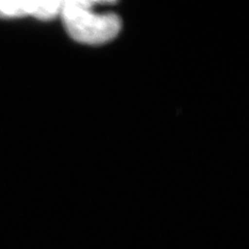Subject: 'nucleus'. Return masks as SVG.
Wrapping results in <instances>:
<instances>
[{"mask_svg":"<svg viewBox=\"0 0 249 249\" xmlns=\"http://www.w3.org/2000/svg\"><path fill=\"white\" fill-rule=\"evenodd\" d=\"M62 1H0V18L31 16L42 21L59 17Z\"/></svg>","mask_w":249,"mask_h":249,"instance_id":"f03ea898","label":"nucleus"},{"mask_svg":"<svg viewBox=\"0 0 249 249\" xmlns=\"http://www.w3.org/2000/svg\"><path fill=\"white\" fill-rule=\"evenodd\" d=\"M98 1H62L59 18L74 41L89 46L107 44L118 36L122 20L112 12H98Z\"/></svg>","mask_w":249,"mask_h":249,"instance_id":"f257e3e1","label":"nucleus"}]
</instances>
